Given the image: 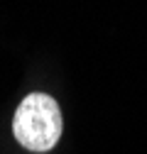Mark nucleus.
<instances>
[{
	"label": "nucleus",
	"mask_w": 147,
	"mask_h": 154,
	"mask_svg": "<svg viewBox=\"0 0 147 154\" xmlns=\"http://www.w3.org/2000/svg\"><path fill=\"white\" fill-rule=\"evenodd\" d=\"M15 140L30 152H49L61 137L59 103L47 93H30L15 110Z\"/></svg>",
	"instance_id": "f257e3e1"
}]
</instances>
